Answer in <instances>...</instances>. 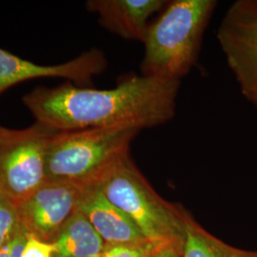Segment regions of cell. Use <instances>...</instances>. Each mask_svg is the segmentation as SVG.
I'll list each match as a JSON object with an SVG mask.
<instances>
[{
	"label": "cell",
	"mask_w": 257,
	"mask_h": 257,
	"mask_svg": "<svg viewBox=\"0 0 257 257\" xmlns=\"http://www.w3.org/2000/svg\"><path fill=\"white\" fill-rule=\"evenodd\" d=\"M180 80L133 75L112 89L66 82L39 87L22 101L37 123L59 132L86 128H155L175 117Z\"/></svg>",
	"instance_id": "obj_1"
},
{
	"label": "cell",
	"mask_w": 257,
	"mask_h": 257,
	"mask_svg": "<svg viewBox=\"0 0 257 257\" xmlns=\"http://www.w3.org/2000/svg\"><path fill=\"white\" fill-rule=\"evenodd\" d=\"M216 0H173L151 21L142 42L141 75L180 80L199 57Z\"/></svg>",
	"instance_id": "obj_2"
},
{
	"label": "cell",
	"mask_w": 257,
	"mask_h": 257,
	"mask_svg": "<svg viewBox=\"0 0 257 257\" xmlns=\"http://www.w3.org/2000/svg\"><path fill=\"white\" fill-rule=\"evenodd\" d=\"M94 185L137 225L145 238L183 252L185 208L156 193L130 153L113 162Z\"/></svg>",
	"instance_id": "obj_3"
},
{
	"label": "cell",
	"mask_w": 257,
	"mask_h": 257,
	"mask_svg": "<svg viewBox=\"0 0 257 257\" xmlns=\"http://www.w3.org/2000/svg\"><path fill=\"white\" fill-rule=\"evenodd\" d=\"M139 133L127 127L58 131L47 149V180L94 185L113 162L130 153Z\"/></svg>",
	"instance_id": "obj_4"
},
{
	"label": "cell",
	"mask_w": 257,
	"mask_h": 257,
	"mask_svg": "<svg viewBox=\"0 0 257 257\" xmlns=\"http://www.w3.org/2000/svg\"><path fill=\"white\" fill-rule=\"evenodd\" d=\"M55 128L36 122L0 136V193L19 205L47 180V149Z\"/></svg>",
	"instance_id": "obj_5"
},
{
	"label": "cell",
	"mask_w": 257,
	"mask_h": 257,
	"mask_svg": "<svg viewBox=\"0 0 257 257\" xmlns=\"http://www.w3.org/2000/svg\"><path fill=\"white\" fill-rule=\"evenodd\" d=\"M217 41L242 95L257 108V0H236L217 30Z\"/></svg>",
	"instance_id": "obj_6"
},
{
	"label": "cell",
	"mask_w": 257,
	"mask_h": 257,
	"mask_svg": "<svg viewBox=\"0 0 257 257\" xmlns=\"http://www.w3.org/2000/svg\"><path fill=\"white\" fill-rule=\"evenodd\" d=\"M86 187L76 182L46 180L18 205L20 224L42 240L55 237L76 211Z\"/></svg>",
	"instance_id": "obj_7"
},
{
	"label": "cell",
	"mask_w": 257,
	"mask_h": 257,
	"mask_svg": "<svg viewBox=\"0 0 257 257\" xmlns=\"http://www.w3.org/2000/svg\"><path fill=\"white\" fill-rule=\"evenodd\" d=\"M107 65L106 56L98 49L89 50L62 64L38 65L0 48V94L19 83L40 77H59L79 86L88 85Z\"/></svg>",
	"instance_id": "obj_8"
},
{
	"label": "cell",
	"mask_w": 257,
	"mask_h": 257,
	"mask_svg": "<svg viewBox=\"0 0 257 257\" xmlns=\"http://www.w3.org/2000/svg\"><path fill=\"white\" fill-rule=\"evenodd\" d=\"M165 0H90L87 10L97 16L98 23L111 34L143 42L155 16L164 8Z\"/></svg>",
	"instance_id": "obj_9"
},
{
	"label": "cell",
	"mask_w": 257,
	"mask_h": 257,
	"mask_svg": "<svg viewBox=\"0 0 257 257\" xmlns=\"http://www.w3.org/2000/svg\"><path fill=\"white\" fill-rule=\"evenodd\" d=\"M76 210L91 223L105 244H127L147 240L137 225L111 204L95 185L85 188Z\"/></svg>",
	"instance_id": "obj_10"
},
{
	"label": "cell",
	"mask_w": 257,
	"mask_h": 257,
	"mask_svg": "<svg viewBox=\"0 0 257 257\" xmlns=\"http://www.w3.org/2000/svg\"><path fill=\"white\" fill-rule=\"evenodd\" d=\"M52 242L55 257L97 256L106 245L91 223L77 210L65 222Z\"/></svg>",
	"instance_id": "obj_11"
},
{
	"label": "cell",
	"mask_w": 257,
	"mask_h": 257,
	"mask_svg": "<svg viewBox=\"0 0 257 257\" xmlns=\"http://www.w3.org/2000/svg\"><path fill=\"white\" fill-rule=\"evenodd\" d=\"M183 257H257V249L236 248L212 235L184 211Z\"/></svg>",
	"instance_id": "obj_12"
},
{
	"label": "cell",
	"mask_w": 257,
	"mask_h": 257,
	"mask_svg": "<svg viewBox=\"0 0 257 257\" xmlns=\"http://www.w3.org/2000/svg\"><path fill=\"white\" fill-rule=\"evenodd\" d=\"M163 246L166 245L149 240L127 244H106L100 257H153Z\"/></svg>",
	"instance_id": "obj_13"
},
{
	"label": "cell",
	"mask_w": 257,
	"mask_h": 257,
	"mask_svg": "<svg viewBox=\"0 0 257 257\" xmlns=\"http://www.w3.org/2000/svg\"><path fill=\"white\" fill-rule=\"evenodd\" d=\"M19 225L18 205L0 193V248L14 236Z\"/></svg>",
	"instance_id": "obj_14"
},
{
	"label": "cell",
	"mask_w": 257,
	"mask_h": 257,
	"mask_svg": "<svg viewBox=\"0 0 257 257\" xmlns=\"http://www.w3.org/2000/svg\"><path fill=\"white\" fill-rule=\"evenodd\" d=\"M21 257H55V246L53 242L42 240L34 234L28 233Z\"/></svg>",
	"instance_id": "obj_15"
},
{
	"label": "cell",
	"mask_w": 257,
	"mask_h": 257,
	"mask_svg": "<svg viewBox=\"0 0 257 257\" xmlns=\"http://www.w3.org/2000/svg\"><path fill=\"white\" fill-rule=\"evenodd\" d=\"M28 230L20 224L9 242L0 248V257H21L27 240Z\"/></svg>",
	"instance_id": "obj_16"
},
{
	"label": "cell",
	"mask_w": 257,
	"mask_h": 257,
	"mask_svg": "<svg viewBox=\"0 0 257 257\" xmlns=\"http://www.w3.org/2000/svg\"><path fill=\"white\" fill-rule=\"evenodd\" d=\"M153 257H183V252L174 246L166 245L159 248Z\"/></svg>",
	"instance_id": "obj_17"
},
{
	"label": "cell",
	"mask_w": 257,
	"mask_h": 257,
	"mask_svg": "<svg viewBox=\"0 0 257 257\" xmlns=\"http://www.w3.org/2000/svg\"><path fill=\"white\" fill-rule=\"evenodd\" d=\"M14 130L11 128H4L0 126V136H8Z\"/></svg>",
	"instance_id": "obj_18"
},
{
	"label": "cell",
	"mask_w": 257,
	"mask_h": 257,
	"mask_svg": "<svg viewBox=\"0 0 257 257\" xmlns=\"http://www.w3.org/2000/svg\"><path fill=\"white\" fill-rule=\"evenodd\" d=\"M93 257H100V255H97V256H93Z\"/></svg>",
	"instance_id": "obj_19"
}]
</instances>
